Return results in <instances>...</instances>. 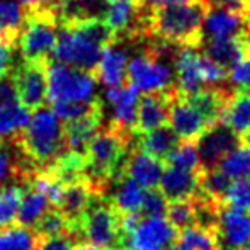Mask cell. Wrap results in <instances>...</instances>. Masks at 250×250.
<instances>
[{
  "label": "cell",
  "instance_id": "6da1fadb",
  "mask_svg": "<svg viewBox=\"0 0 250 250\" xmlns=\"http://www.w3.org/2000/svg\"><path fill=\"white\" fill-rule=\"evenodd\" d=\"M114 43H118L116 34L104 21H89L62 27L53 56L56 63L92 73L104 48Z\"/></svg>",
  "mask_w": 250,
  "mask_h": 250
},
{
  "label": "cell",
  "instance_id": "7a4b0ae2",
  "mask_svg": "<svg viewBox=\"0 0 250 250\" xmlns=\"http://www.w3.org/2000/svg\"><path fill=\"white\" fill-rule=\"evenodd\" d=\"M10 142L36 172L51 168L56 160L68 151L63 135V123L48 107L34 111L26 129Z\"/></svg>",
  "mask_w": 250,
  "mask_h": 250
},
{
  "label": "cell",
  "instance_id": "3957f363",
  "mask_svg": "<svg viewBox=\"0 0 250 250\" xmlns=\"http://www.w3.org/2000/svg\"><path fill=\"white\" fill-rule=\"evenodd\" d=\"M208 5L203 0H192L182 5L151 9L150 36L157 40L174 43L179 46H201V27Z\"/></svg>",
  "mask_w": 250,
  "mask_h": 250
},
{
  "label": "cell",
  "instance_id": "277c9868",
  "mask_svg": "<svg viewBox=\"0 0 250 250\" xmlns=\"http://www.w3.org/2000/svg\"><path fill=\"white\" fill-rule=\"evenodd\" d=\"M26 9V22L21 31L17 48L22 62H50L58 41L60 26L53 5H33Z\"/></svg>",
  "mask_w": 250,
  "mask_h": 250
},
{
  "label": "cell",
  "instance_id": "5b68a950",
  "mask_svg": "<svg viewBox=\"0 0 250 250\" xmlns=\"http://www.w3.org/2000/svg\"><path fill=\"white\" fill-rule=\"evenodd\" d=\"M79 237L80 242H85L97 250L119 247V214L112 208L111 201L105 198L92 199L79 221Z\"/></svg>",
  "mask_w": 250,
  "mask_h": 250
},
{
  "label": "cell",
  "instance_id": "8992f818",
  "mask_svg": "<svg viewBox=\"0 0 250 250\" xmlns=\"http://www.w3.org/2000/svg\"><path fill=\"white\" fill-rule=\"evenodd\" d=\"M96 80L92 73L62 65H48V102H92L96 101Z\"/></svg>",
  "mask_w": 250,
  "mask_h": 250
},
{
  "label": "cell",
  "instance_id": "52a82bcc",
  "mask_svg": "<svg viewBox=\"0 0 250 250\" xmlns=\"http://www.w3.org/2000/svg\"><path fill=\"white\" fill-rule=\"evenodd\" d=\"M48 65L50 62H22L14 65L9 75L17 102L29 112L43 109L48 102Z\"/></svg>",
  "mask_w": 250,
  "mask_h": 250
},
{
  "label": "cell",
  "instance_id": "ba28073f",
  "mask_svg": "<svg viewBox=\"0 0 250 250\" xmlns=\"http://www.w3.org/2000/svg\"><path fill=\"white\" fill-rule=\"evenodd\" d=\"M126 83L143 94H158L175 89L170 65L153 58L145 50L128 60Z\"/></svg>",
  "mask_w": 250,
  "mask_h": 250
},
{
  "label": "cell",
  "instance_id": "9c48e42d",
  "mask_svg": "<svg viewBox=\"0 0 250 250\" xmlns=\"http://www.w3.org/2000/svg\"><path fill=\"white\" fill-rule=\"evenodd\" d=\"M177 242V231L165 216H142L136 228L119 240L121 250H165Z\"/></svg>",
  "mask_w": 250,
  "mask_h": 250
},
{
  "label": "cell",
  "instance_id": "30bf717a",
  "mask_svg": "<svg viewBox=\"0 0 250 250\" xmlns=\"http://www.w3.org/2000/svg\"><path fill=\"white\" fill-rule=\"evenodd\" d=\"M242 138L235 131H231L227 125H214L213 128L206 129L196 142V148L201 160L203 172L218 168L220 162L227 157L230 151L242 145Z\"/></svg>",
  "mask_w": 250,
  "mask_h": 250
},
{
  "label": "cell",
  "instance_id": "8fae6325",
  "mask_svg": "<svg viewBox=\"0 0 250 250\" xmlns=\"http://www.w3.org/2000/svg\"><path fill=\"white\" fill-rule=\"evenodd\" d=\"M168 128L175 133V136L181 142L196 143L201 135L206 129H209V125L204 119V116L184 96L175 94L170 102V109H168Z\"/></svg>",
  "mask_w": 250,
  "mask_h": 250
},
{
  "label": "cell",
  "instance_id": "7c38bea8",
  "mask_svg": "<svg viewBox=\"0 0 250 250\" xmlns=\"http://www.w3.org/2000/svg\"><path fill=\"white\" fill-rule=\"evenodd\" d=\"M138 99V90L129 83L105 90V104L111 107V119L107 126L126 135H135Z\"/></svg>",
  "mask_w": 250,
  "mask_h": 250
},
{
  "label": "cell",
  "instance_id": "4fadbf2b",
  "mask_svg": "<svg viewBox=\"0 0 250 250\" xmlns=\"http://www.w3.org/2000/svg\"><path fill=\"white\" fill-rule=\"evenodd\" d=\"M218 250H244L250 245V213L221 208L216 227Z\"/></svg>",
  "mask_w": 250,
  "mask_h": 250
},
{
  "label": "cell",
  "instance_id": "5bb4252c",
  "mask_svg": "<svg viewBox=\"0 0 250 250\" xmlns=\"http://www.w3.org/2000/svg\"><path fill=\"white\" fill-rule=\"evenodd\" d=\"M177 94V89H170L167 92L143 94L138 99L136 109V133L145 135L162 126H168V109L170 102Z\"/></svg>",
  "mask_w": 250,
  "mask_h": 250
},
{
  "label": "cell",
  "instance_id": "9a60e30c",
  "mask_svg": "<svg viewBox=\"0 0 250 250\" xmlns=\"http://www.w3.org/2000/svg\"><path fill=\"white\" fill-rule=\"evenodd\" d=\"M53 5L60 29L89 21H104L107 0H56Z\"/></svg>",
  "mask_w": 250,
  "mask_h": 250
},
{
  "label": "cell",
  "instance_id": "2e32d148",
  "mask_svg": "<svg viewBox=\"0 0 250 250\" xmlns=\"http://www.w3.org/2000/svg\"><path fill=\"white\" fill-rule=\"evenodd\" d=\"M249 19L240 14L230 12L221 7L208 9L206 16L201 27V43L211 40H221V38L240 36L247 31Z\"/></svg>",
  "mask_w": 250,
  "mask_h": 250
},
{
  "label": "cell",
  "instance_id": "e0dca14e",
  "mask_svg": "<svg viewBox=\"0 0 250 250\" xmlns=\"http://www.w3.org/2000/svg\"><path fill=\"white\" fill-rule=\"evenodd\" d=\"M164 168V162L135 146V148H131L125 162L123 175L131 179L145 191H151V189H158Z\"/></svg>",
  "mask_w": 250,
  "mask_h": 250
},
{
  "label": "cell",
  "instance_id": "ac0fdd59",
  "mask_svg": "<svg viewBox=\"0 0 250 250\" xmlns=\"http://www.w3.org/2000/svg\"><path fill=\"white\" fill-rule=\"evenodd\" d=\"M126 68H128V55L118 43L104 48L99 63L92 72L96 83L105 85L107 89H118L126 85Z\"/></svg>",
  "mask_w": 250,
  "mask_h": 250
},
{
  "label": "cell",
  "instance_id": "d6986e66",
  "mask_svg": "<svg viewBox=\"0 0 250 250\" xmlns=\"http://www.w3.org/2000/svg\"><path fill=\"white\" fill-rule=\"evenodd\" d=\"M201 175L203 174H192V172L165 167L158 184V191L167 203L191 199L199 192Z\"/></svg>",
  "mask_w": 250,
  "mask_h": 250
},
{
  "label": "cell",
  "instance_id": "ffe728a7",
  "mask_svg": "<svg viewBox=\"0 0 250 250\" xmlns=\"http://www.w3.org/2000/svg\"><path fill=\"white\" fill-rule=\"evenodd\" d=\"M199 51L203 53L206 58H209L211 62L223 66L225 70L231 68V66H235L238 62H242L244 58L250 56L247 43H245V33L240 34V36H233V38H221V40L203 41L199 46Z\"/></svg>",
  "mask_w": 250,
  "mask_h": 250
},
{
  "label": "cell",
  "instance_id": "44dd1931",
  "mask_svg": "<svg viewBox=\"0 0 250 250\" xmlns=\"http://www.w3.org/2000/svg\"><path fill=\"white\" fill-rule=\"evenodd\" d=\"M102 119H104V109L92 116H87V118L65 123L63 125V135H65L66 150L80 155L85 153L87 145L102 129Z\"/></svg>",
  "mask_w": 250,
  "mask_h": 250
},
{
  "label": "cell",
  "instance_id": "7402d4cb",
  "mask_svg": "<svg viewBox=\"0 0 250 250\" xmlns=\"http://www.w3.org/2000/svg\"><path fill=\"white\" fill-rule=\"evenodd\" d=\"M221 125H227L244 142L250 135V96L245 90H235L225 105Z\"/></svg>",
  "mask_w": 250,
  "mask_h": 250
},
{
  "label": "cell",
  "instance_id": "603a6c76",
  "mask_svg": "<svg viewBox=\"0 0 250 250\" xmlns=\"http://www.w3.org/2000/svg\"><path fill=\"white\" fill-rule=\"evenodd\" d=\"M26 22V9L19 0H0V41L17 48Z\"/></svg>",
  "mask_w": 250,
  "mask_h": 250
},
{
  "label": "cell",
  "instance_id": "cb8c5ba5",
  "mask_svg": "<svg viewBox=\"0 0 250 250\" xmlns=\"http://www.w3.org/2000/svg\"><path fill=\"white\" fill-rule=\"evenodd\" d=\"M116 184V191L111 204L118 214H142V204L145 198V189L140 188L136 182L128 177H119Z\"/></svg>",
  "mask_w": 250,
  "mask_h": 250
},
{
  "label": "cell",
  "instance_id": "d4e9b609",
  "mask_svg": "<svg viewBox=\"0 0 250 250\" xmlns=\"http://www.w3.org/2000/svg\"><path fill=\"white\" fill-rule=\"evenodd\" d=\"M181 143V140L175 136L168 126H162L158 129H153L145 135H138L136 133V148H140L151 157L158 158L164 162L168 157L172 150Z\"/></svg>",
  "mask_w": 250,
  "mask_h": 250
},
{
  "label": "cell",
  "instance_id": "484cf974",
  "mask_svg": "<svg viewBox=\"0 0 250 250\" xmlns=\"http://www.w3.org/2000/svg\"><path fill=\"white\" fill-rule=\"evenodd\" d=\"M51 209L50 201L44 198L41 192L34 191L31 188L24 189L22 199L19 204V211H17L16 225L27 230H33L36 228V225L41 221V218Z\"/></svg>",
  "mask_w": 250,
  "mask_h": 250
},
{
  "label": "cell",
  "instance_id": "4316f807",
  "mask_svg": "<svg viewBox=\"0 0 250 250\" xmlns=\"http://www.w3.org/2000/svg\"><path fill=\"white\" fill-rule=\"evenodd\" d=\"M33 112L27 111L17 101L0 104V140L10 142L26 129Z\"/></svg>",
  "mask_w": 250,
  "mask_h": 250
},
{
  "label": "cell",
  "instance_id": "83f0119b",
  "mask_svg": "<svg viewBox=\"0 0 250 250\" xmlns=\"http://www.w3.org/2000/svg\"><path fill=\"white\" fill-rule=\"evenodd\" d=\"M165 167L179 168V170L192 172V174H203L201 160L198 155L196 143L191 142H181L174 150L168 153V157L164 160Z\"/></svg>",
  "mask_w": 250,
  "mask_h": 250
},
{
  "label": "cell",
  "instance_id": "f1b7e54d",
  "mask_svg": "<svg viewBox=\"0 0 250 250\" xmlns=\"http://www.w3.org/2000/svg\"><path fill=\"white\" fill-rule=\"evenodd\" d=\"M218 170L227 175L230 181L250 177V146L242 143L227 155L218 165Z\"/></svg>",
  "mask_w": 250,
  "mask_h": 250
},
{
  "label": "cell",
  "instance_id": "f546056e",
  "mask_svg": "<svg viewBox=\"0 0 250 250\" xmlns=\"http://www.w3.org/2000/svg\"><path fill=\"white\" fill-rule=\"evenodd\" d=\"M24 189L26 188L21 184H9L5 188H0V230L16 225Z\"/></svg>",
  "mask_w": 250,
  "mask_h": 250
},
{
  "label": "cell",
  "instance_id": "4dcf8cb0",
  "mask_svg": "<svg viewBox=\"0 0 250 250\" xmlns=\"http://www.w3.org/2000/svg\"><path fill=\"white\" fill-rule=\"evenodd\" d=\"M104 109V102L97 97L92 102H60V104H51V111L60 121L72 123L77 119L87 118Z\"/></svg>",
  "mask_w": 250,
  "mask_h": 250
},
{
  "label": "cell",
  "instance_id": "1f68e13d",
  "mask_svg": "<svg viewBox=\"0 0 250 250\" xmlns=\"http://www.w3.org/2000/svg\"><path fill=\"white\" fill-rule=\"evenodd\" d=\"M177 244L186 250H218L216 231L201 228L198 225L179 231Z\"/></svg>",
  "mask_w": 250,
  "mask_h": 250
},
{
  "label": "cell",
  "instance_id": "d6a6232c",
  "mask_svg": "<svg viewBox=\"0 0 250 250\" xmlns=\"http://www.w3.org/2000/svg\"><path fill=\"white\" fill-rule=\"evenodd\" d=\"M165 220L170 223V227L175 231H182L189 227L196 225L194 216V206H192L191 199L186 201H174V203H167V211H165Z\"/></svg>",
  "mask_w": 250,
  "mask_h": 250
},
{
  "label": "cell",
  "instance_id": "836d02e7",
  "mask_svg": "<svg viewBox=\"0 0 250 250\" xmlns=\"http://www.w3.org/2000/svg\"><path fill=\"white\" fill-rule=\"evenodd\" d=\"M230 184H231L230 179L225 174H221L218 168H214V170L203 172L201 182H199V191L203 192V194H206L208 198L218 201V203L223 206V198H225V194H227Z\"/></svg>",
  "mask_w": 250,
  "mask_h": 250
},
{
  "label": "cell",
  "instance_id": "e575fe53",
  "mask_svg": "<svg viewBox=\"0 0 250 250\" xmlns=\"http://www.w3.org/2000/svg\"><path fill=\"white\" fill-rule=\"evenodd\" d=\"M223 206L250 213V177L231 181L223 198Z\"/></svg>",
  "mask_w": 250,
  "mask_h": 250
},
{
  "label": "cell",
  "instance_id": "d590c367",
  "mask_svg": "<svg viewBox=\"0 0 250 250\" xmlns=\"http://www.w3.org/2000/svg\"><path fill=\"white\" fill-rule=\"evenodd\" d=\"M34 233L40 235V237H58V235H68L70 237L68 221H66V218L63 216L58 209L51 208V209L41 218L40 223L36 225Z\"/></svg>",
  "mask_w": 250,
  "mask_h": 250
},
{
  "label": "cell",
  "instance_id": "8d00e7d4",
  "mask_svg": "<svg viewBox=\"0 0 250 250\" xmlns=\"http://www.w3.org/2000/svg\"><path fill=\"white\" fill-rule=\"evenodd\" d=\"M167 201L160 194L158 189L145 191V198L142 204V216H165Z\"/></svg>",
  "mask_w": 250,
  "mask_h": 250
},
{
  "label": "cell",
  "instance_id": "74e56055",
  "mask_svg": "<svg viewBox=\"0 0 250 250\" xmlns=\"http://www.w3.org/2000/svg\"><path fill=\"white\" fill-rule=\"evenodd\" d=\"M228 80L233 85L238 87V90H245L250 87V56L238 62L235 66H231L228 72Z\"/></svg>",
  "mask_w": 250,
  "mask_h": 250
},
{
  "label": "cell",
  "instance_id": "f35d334b",
  "mask_svg": "<svg viewBox=\"0 0 250 250\" xmlns=\"http://www.w3.org/2000/svg\"><path fill=\"white\" fill-rule=\"evenodd\" d=\"M77 242L68 235H58V237H40V247L38 250H73Z\"/></svg>",
  "mask_w": 250,
  "mask_h": 250
},
{
  "label": "cell",
  "instance_id": "ab89813d",
  "mask_svg": "<svg viewBox=\"0 0 250 250\" xmlns=\"http://www.w3.org/2000/svg\"><path fill=\"white\" fill-rule=\"evenodd\" d=\"M14 50L16 48L0 41V80L9 79L10 72L14 68Z\"/></svg>",
  "mask_w": 250,
  "mask_h": 250
},
{
  "label": "cell",
  "instance_id": "60d3db41",
  "mask_svg": "<svg viewBox=\"0 0 250 250\" xmlns=\"http://www.w3.org/2000/svg\"><path fill=\"white\" fill-rule=\"evenodd\" d=\"M192 0H146V3L150 5V9H164V7H172V5H182V3H189Z\"/></svg>",
  "mask_w": 250,
  "mask_h": 250
},
{
  "label": "cell",
  "instance_id": "b9f144b4",
  "mask_svg": "<svg viewBox=\"0 0 250 250\" xmlns=\"http://www.w3.org/2000/svg\"><path fill=\"white\" fill-rule=\"evenodd\" d=\"M24 7H33V5H50L55 3L56 0H19Z\"/></svg>",
  "mask_w": 250,
  "mask_h": 250
},
{
  "label": "cell",
  "instance_id": "7bdbcfd3",
  "mask_svg": "<svg viewBox=\"0 0 250 250\" xmlns=\"http://www.w3.org/2000/svg\"><path fill=\"white\" fill-rule=\"evenodd\" d=\"M73 250H97V249L92 247V245H89V244H85V242H80V244L75 245V249Z\"/></svg>",
  "mask_w": 250,
  "mask_h": 250
},
{
  "label": "cell",
  "instance_id": "ee69618b",
  "mask_svg": "<svg viewBox=\"0 0 250 250\" xmlns=\"http://www.w3.org/2000/svg\"><path fill=\"white\" fill-rule=\"evenodd\" d=\"M245 43H247V48H249V55H250V26L247 27V31H245Z\"/></svg>",
  "mask_w": 250,
  "mask_h": 250
},
{
  "label": "cell",
  "instance_id": "f6af8a7d",
  "mask_svg": "<svg viewBox=\"0 0 250 250\" xmlns=\"http://www.w3.org/2000/svg\"><path fill=\"white\" fill-rule=\"evenodd\" d=\"M165 250H186V249L182 247V245H179L177 242H175L174 245H170V247H167V249H165Z\"/></svg>",
  "mask_w": 250,
  "mask_h": 250
},
{
  "label": "cell",
  "instance_id": "bcb514c9",
  "mask_svg": "<svg viewBox=\"0 0 250 250\" xmlns=\"http://www.w3.org/2000/svg\"><path fill=\"white\" fill-rule=\"evenodd\" d=\"M244 143H245V145H247V146H250V135L247 136V138L244 140Z\"/></svg>",
  "mask_w": 250,
  "mask_h": 250
},
{
  "label": "cell",
  "instance_id": "7dc6e473",
  "mask_svg": "<svg viewBox=\"0 0 250 250\" xmlns=\"http://www.w3.org/2000/svg\"><path fill=\"white\" fill-rule=\"evenodd\" d=\"M245 3H247V9H249V16H250V0H245Z\"/></svg>",
  "mask_w": 250,
  "mask_h": 250
},
{
  "label": "cell",
  "instance_id": "c3c4849f",
  "mask_svg": "<svg viewBox=\"0 0 250 250\" xmlns=\"http://www.w3.org/2000/svg\"><path fill=\"white\" fill-rule=\"evenodd\" d=\"M244 250H250V245H249V247H245Z\"/></svg>",
  "mask_w": 250,
  "mask_h": 250
},
{
  "label": "cell",
  "instance_id": "681fc988",
  "mask_svg": "<svg viewBox=\"0 0 250 250\" xmlns=\"http://www.w3.org/2000/svg\"><path fill=\"white\" fill-rule=\"evenodd\" d=\"M109 250H121V249H109Z\"/></svg>",
  "mask_w": 250,
  "mask_h": 250
},
{
  "label": "cell",
  "instance_id": "f907efd6",
  "mask_svg": "<svg viewBox=\"0 0 250 250\" xmlns=\"http://www.w3.org/2000/svg\"><path fill=\"white\" fill-rule=\"evenodd\" d=\"M249 26H250V16H249Z\"/></svg>",
  "mask_w": 250,
  "mask_h": 250
}]
</instances>
